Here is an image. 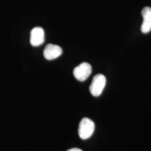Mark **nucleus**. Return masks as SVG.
Segmentation results:
<instances>
[{"label": "nucleus", "instance_id": "nucleus-1", "mask_svg": "<svg viewBox=\"0 0 151 151\" xmlns=\"http://www.w3.org/2000/svg\"><path fill=\"white\" fill-rule=\"evenodd\" d=\"M95 128V124L91 119L83 118L79 124L78 134L80 137L83 140L88 139L93 134Z\"/></svg>", "mask_w": 151, "mask_h": 151}, {"label": "nucleus", "instance_id": "nucleus-2", "mask_svg": "<svg viewBox=\"0 0 151 151\" xmlns=\"http://www.w3.org/2000/svg\"><path fill=\"white\" fill-rule=\"evenodd\" d=\"M106 78L102 74H97L92 79L90 86V91L95 97L99 96L103 92L106 85Z\"/></svg>", "mask_w": 151, "mask_h": 151}, {"label": "nucleus", "instance_id": "nucleus-3", "mask_svg": "<svg viewBox=\"0 0 151 151\" xmlns=\"http://www.w3.org/2000/svg\"><path fill=\"white\" fill-rule=\"evenodd\" d=\"M91 72V65L88 63L83 62L75 67L73 75L78 81L83 82L86 80Z\"/></svg>", "mask_w": 151, "mask_h": 151}, {"label": "nucleus", "instance_id": "nucleus-4", "mask_svg": "<svg viewBox=\"0 0 151 151\" xmlns=\"http://www.w3.org/2000/svg\"><path fill=\"white\" fill-rule=\"evenodd\" d=\"M63 50L59 45L49 44L44 50L43 54L46 60H53L59 57L62 54Z\"/></svg>", "mask_w": 151, "mask_h": 151}, {"label": "nucleus", "instance_id": "nucleus-5", "mask_svg": "<svg viewBox=\"0 0 151 151\" xmlns=\"http://www.w3.org/2000/svg\"><path fill=\"white\" fill-rule=\"evenodd\" d=\"M44 31L40 27L33 28L30 32V44L33 47H39L44 42Z\"/></svg>", "mask_w": 151, "mask_h": 151}, {"label": "nucleus", "instance_id": "nucleus-6", "mask_svg": "<svg viewBox=\"0 0 151 151\" xmlns=\"http://www.w3.org/2000/svg\"><path fill=\"white\" fill-rule=\"evenodd\" d=\"M143 22L141 26L142 32L146 34L151 31V7L146 6L142 11Z\"/></svg>", "mask_w": 151, "mask_h": 151}, {"label": "nucleus", "instance_id": "nucleus-7", "mask_svg": "<svg viewBox=\"0 0 151 151\" xmlns=\"http://www.w3.org/2000/svg\"><path fill=\"white\" fill-rule=\"evenodd\" d=\"M67 151H82L81 149L80 148H71L70 150H68Z\"/></svg>", "mask_w": 151, "mask_h": 151}]
</instances>
